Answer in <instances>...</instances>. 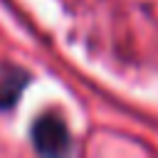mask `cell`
<instances>
[{
  "label": "cell",
  "instance_id": "obj_1",
  "mask_svg": "<svg viewBox=\"0 0 158 158\" xmlns=\"http://www.w3.org/2000/svg\"><path fill=\"white\" fill-rule=\"evenodd\" d=\"M30 138L35 151L42 156H62L72 146V131L62 118V114H54V111H47L35 118L30 128Z\"/></svg>",
  "mask_w": 158,
  "mask_h": 158
},
{
  "label": "cell",
  "instance_id": "obj_2",
  "mask_svg": "<svg viewBox=\"0 0 158 158\" xmlns=\"http://www.w3.org/2000/svg\"><path fill=\"white\" fill-rule=\"evenodd\" d=\"M27 84H30V72L15 64H2L0 67V111L15 109Z\"/></svg>",
  "mask_w": 158,
  "mask_h": 158
}]
</instances>
